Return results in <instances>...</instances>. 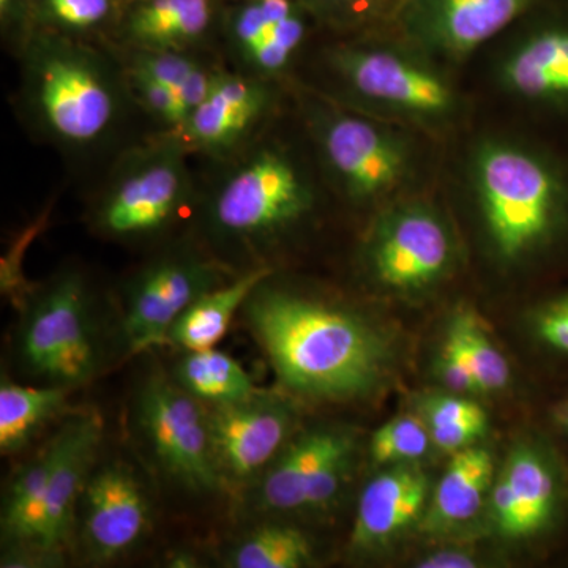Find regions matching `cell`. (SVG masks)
Segmentation results:
<instances>
[{
  "label": "cell",
  "instance_id": "obj_2",
  "mask_svg": "<svg viewBox=\"0 0 568 568\" xmlns=\"http://www.w3.org/2000/svg\"><path fill=\"white\" fill-rule=\"evenodd\" d=\"M24 92L40 129L69 148L102 140L121 110L108 63L61 32L31 33L26 40Z\"/></svg>",
  "mask_w": 568,
  "mask_h": 568
},
{
  "label": "cell",
  "instance_id": "obj_29",
  "mask_svg": "<svg viewBox=\"0 0 568 568\" xmlns=\"http://www.w3.org/2000/svg\"><path fill=\"white\" fill-rule=\"evenodd\" d=\"M447 336L457 343L469 362L481 392H496L507 386L510 368L506 357L493 345L476 316L459 313L448 328Z\"/></svg>",
  "mask_w": 568,
  "mask_h": 568
},
{
  "label": "cell",
  "instance_id": "obj_28",
  "mask_svg": "<svg viewBox=\"0 0 568 568\" xmlns=\"http://www.w3.org/2000/svg\"><path fill=\"white\" fill-rule=\"evenodd\" d=\"M312 545L301 530L265 525L253 529L227 555L234 568H301L312 560Z\"/></svg>",
  "mask_w": 568,
  "mask_h": 568
},
{
  "label": "cell",
  "instance_id": "obj_25",
  "mask_svg": "<svg viewBox=\"0 0 568 568\" xmlns=\"http://www.w3.org/2000/svg\"><path fill=\"white\" fill-rule=\"evenodd\" d=\"M173 379L207 407L234 405L260 394L244 366L215 347L185 351Z\"/></svg>",
  "mask_w": 568,
  "mask_h": 568
},
{
  "label": "cell",
  "instance_id": "obj_36",
  "mask_svg": "<svg viewBox=\"0 0 568 568\" xmlns=\"http://www.w3.org/2000/svg\"><path fill=\"white\" fill-rule=\"evenodd\" d=\"M439 369L444 383L452 390L458 392V394H476V392H481L469 362L466 361L457 343L448 338V336L446 343H444L443 351H440Z\"/></svg>",
  "mask_w": 568,
  "mask_h": 568
},
{
  "label": "cell",
  "instance_id": "obj_16",
  "mask_svg": "<svg viewBox=\"0 0 568 568\" xmlns=\"http://www.w3.org/2000/svg\"><path fill=\"white\" fill-rule=\"evenodd\" d=\"M230 37L246 67L272 74L290 63L305 39V21L293 0H246L234 10Z\"/></svg>",
  "mask_w": 568,
  "mask_h": 568
},
{
  "label": "cell",
  "instance_id": "obj_18",
  "mask_svg": "<svg viewBox=\"0 0 568 568\" xmlns=\"http://www.w3.org/2000/svg\"><path fill=\"white\" fill-rule=\"evenodd\" d=\"M426 478L413 467H396L373 478L358 500L353 529L355 548H372L405 529L424 507Z\"/></svg>",
  "mask_w": 568,
  "mask_h": 568
},
{
  "label": "cell",
  "instance_id": "obj_38",
  "mask_svg": "<svg viewBox=\"0 0 568 568\" xmlns=\"http://www.w3.org/2000/svg\"><path fill=\"white\" fill-rule=\"evenodd\" d=\"M485 429L487 424L470 422V424L436 426V428H429V435L433 443L443 450L458 452L473 446L474 440L484 435Z\"/></svg>",
  "mask_w": 568,
  "mask_h": 568
},
{
  "label": "cell",
  "instance_id": "obj_31",
  "mask_svg": "<svg viewBox=\"0 0 568 568\" xmlns=\"http://www.w3.org/2000/svg\"><path fill=\"white\" fill-rule=\"evenodd\" d=\"M112 11L114 0H37L36 21L50 31L81 33L102 26Z\"/></svg>",
  "mask_w": 568,
  "mask_h": 568
},
{
  "label": "cell",
  "instance_id": "obj_23",
  "mask_svg": "<svg viewBox=\"0 0 568 568\" xmlns=\"http://www.w3.org/2000/svg\"><path fill=\"white\" fill-rule=\"evenodd\" d=\"M504 80L528 99H568V32L552 29L526 41L508 59Z\"/></svg>",
  "mask_w": 568,
  "mask_h": 568
},
{
  "label": "cell",
  "instance_id": "obj_7",
  "mask_svg": "<svg viewBox=\"0 0 568 568\" xmlns=\"http://www.w3.org/2000/svg\"><path fill=\"white\" fill-rule=\"evenodd\" d=\"M181 138L134 153L108 186L95 213L104 235L119 241L144 239L178 219L190 196L189 166Z\"/></svg>",
  "mask_w": 568,
  "mask_h": 568
},
{
  "label": "cell",
  "instance_id": "obj_32",
  "mask_svg": "<svg viewBox=\"0 0 568 568\" xmlns=\"http://www.w3.org/2000/svg\"><path fill=\"white\" fill-rule=\"evenodd\" d=\"M126 80L136 99L152 118L163 125L171 126L175 132H181L185 118L173 89L132 65L126 70Z\"/></svg>",
  "mask_w": 568,
  "mask_h": 568
},
{
  "label": "cell",
  "instance_id": "obj_21",
  "mask_svg": "<svg viewBox=\"0 0 568 568\" xmlns=\"http://www.w3.org/2000/svg\"><path fill=\"white\" fill-rule=\"evenodd\" d=\"M267 275L265 268H256L201 295L175 321L168 334L166 345L183 351L212 349L219 345L235 313L244 308L250 295Z\"/></svg>",
  "mask_w": 568,
  "mask_h": 568
},
{
  "label": "cell",
  "instance_id": "obj_5",
  "mask_svg": "<svg viewBox=\"0 0 568 568\" xmlns=\"http://www.w3.org/2000/svg\"><path fill=\"white\" fill-rule=\"evenodd\" d=\"M20 354L29 372L52 386H81L95 376L100 347L80 275L59 276L33 297L21 325Z\"/></svg>",
  "mask_w": 568,
  "mask_h": 568
},
{
  "label": "cell",
  "instance_id": "obj_30",
  "mask_svg": "<svg viewBox=\"0 0 568 568\" xmlns=\"http://www.w3.org/2000/svg\"><path fill=\"white\" fill-rule=\"evenodd\" d=\"M429 428L418 417L403 416L387 422L373 435L372 457L377 465L409 462L428 450Z\"/></svg>",
  "mask_w": 568,
  "mask_h": 568
},
{
  "label": "cell",
  "instance_id": "obj_22",
  "mask_svg": "<svg viewBox=\"0 0 568 568\" xmlns=\"http://www.w3.org/2000/svg\"><path fill=\"white\" fill-rule=\"evenodd\" d=\"M493 474L491 455L484 448L469 446L455 452L433 497L425 528L447 529L476 517L491 487Z\"/></svg>",
  "mask_w": 568,
  "mask_h": 568
},
{
  "label": "cell",
  "instance_id": "obj_24",
  "mask_svg": "<svg viewBox=\"0 0 568 568\" xmlns=\"http://www.w3.org/2000/svg\"><path fill=\"white\" fill-rule=\"evenodd\" d=\"M54 459L52 440L11 480L2 508V536L11 548L41 551L44 504ZM50 556V555H48Z\"/></svg>",
  "mask_w": 568,
  "mask_h": 568
},
{
  "label": "cell",
  "instance_id": "obj_15",
  "mask_svg": "<svg viewBox=\"0 0 568 568\" xmlns=\"http://www.w3.org/2000/svg\"><path fill=\"white\" fill-rule=\"evenodd\" d=\"M268 104L263 82L216 70L207 97L183 123L179 138L194 151L223 155L246 140Z\"/></svg>",
  "mask_w": 568,
  "mask_h": 568
},
{
  "label": "cell",
  "instance_id": "obj_11",
  "mask_svg": "<svg viewBox=\"0 0 568 568\" xmlns=\"http://www.w3.org/2000/svg\"><path fill=\"white\" fill-rule=\"evenodd\" d=\"M315 129L325 163L351 196L375 197L402 181L406 153L375 123L328 112L317 118Z\"/></svg>",
  "mask_w": 568,
  "mask_h": 568
},
{
  "label": "cell",
  "instance_id": "obj_4",
  "mask_svg": "<svg viewBox=\"0 0 568 568\" xmlns=\"http://www.w3.org/2000/svg\"><path fill=\"white\" fill-rule=\"evenodd\" d=\"M312 204V190L298 168L283 152L263 148L220 183L209 205V222L224 241L248 246L293 226Z\"/></svg>",
  "mask_w": 568,
  "mask_h": 568
},
{
  "label": "cell",
  "instance_id": "obj_17",
  "mask_svg": "<svg viewBox=\"0 0 568 568\" xmlns=\"http://www.w3.org/2000/svg\"><path fill=\"white\" fill-rule=\"evenodd\" d=\"M534 0H418L416 22L426 39L454 55L487 43Z\"/></svg>",
  "mask_w": 568,
  "mask_h": 568
},
{
  "label": "cell",
  "instance_id": "obj_6",
  "mask_svg": "<svg viewBox=\"0 0 568 568\" xmlns=\"http://www.w3.org/2000/svg\"><path fill=\"white\" fill-rule=\"evenodd\" d=\"M134 425L164 476L193 493L223 488L213 457L209 407L174 379L153 375L134 399Z\"/></svg>",
  "mask_w": 568,
  "mask_h": 568
},
{
  "label": "cell",
  "instance_id": "obj_19",
  "mask_svg": "<svg viewBox=\"0 0 568 568\" xmlns=\"http://www.w3.org/2000/svg\"><path fill=\"white\" fill-rule=\"evenodd\" d=\"M213 0H133L122 39L138 51H183L211 28Z\"/></svg>",
  "mask_w": 568,
  "mask_h": 568
},
{
  "label": "cell",
  "instance_id": "obj_33",
  "mask_svg": "<svg viewBox=\"0 0 568 568\" xmlns=\"http://www.w3.org/2000/svg\"><path fill=\"white\" fill-rule=\"evenodd\" d=\"M133 51L130 65L163 82L173 89L175 95L186 78L201 65L190 55L183 54V51Z\"/></svg>",
  "mask_w": 568,
  "mask_h": 568
},
{
  "label": "cell",
  "instance_id": "obj_1",
  "mask_svg": "<svg viewBox=\"0 0 568 568\" xmlns=\"http://www.w3.org/2000/svg\"><path fill=\"white\" fill-rule=\"evenodd\" d=\"M265 280L242 310L284 386L331 399L375 386L386 346L369 325L346 310L267 286Z\"/></svg>",
  "mask_w": 568,
  "mask_h": 568
},
{
  "label": "cell",
  "instance_id": "obj_9",
  "mask_svg": "<svg viewBox=\"0 0 568 568\" xmlns=\"http://www.w3.org/2000/svg\"><path fill=\"white\" fill-rule=\"evenodd\" d=\"M89 558L111 562L144 540L152 521L151 500L129 466L106 463L92 470L78 508Z\"/></svg>",
  "mask_w": 568,
  "mask_h": 568
},
{
  "label": "cell",
  "instance_id": "obj_13",
  "mask_svg": "<svg viewBox=\"0 0 568 568\" xmlns=\"http://www.w3.org/2000/svg\"><path fill=\"white\" fill-rule=\"evenodd\" d=\"M103 425L97 414L71 418L52 439L54 459L40 549L52 558L61 556L77 525L78 508L85 484L95 469L97 452L102 444Z\"/></svg>",
  "mask_w": 568,
  "mask_h": 568
},
{
  "label": "cell",
  "instance_id": "obj_8",
  "mask_svg": "<svg viewBox=\"0 0 568 568\" xmlns=\"http://www.w3.org/2000/svg\"><path fill=\"white\" fill-rule=\"evenodd\" d=\"M220 284L223 272L219 265L197 254H168L148 265L126 290L122 334L130 354L166 345L175 321Z\"/></svg>",
  "mask_w": 568,
  "mask_h": 568
},
{
  "label": "cell",
  "instance_id": "obj_37",
  "mask_svg": "<svg viewBox=\"0 0 568 568\" xmlns=\"http://www.w3.org/2000/svg\"><path fill=\"white\" fill-rule=\"evenodd\" d=\"M536 328L545 345L568 354V295L556 298L538 312Z\"/></svg>",
  "mask_w": 568,
  "mask_h": 568
},
{
  "label": "cell",
  "instance_id": "obj_39",
  "mask_svg": "<svg viewBox=\"0 0 568 568\" xmlns=\"http://www.w3.org/2000/svg\"><path fill=\"white\" fill-rule=\"evenodd\" d=\"M37 0H0V24L7 33H18L28 40L32 21L36 20Z\"/></svg>",
  "mask_w": 568,
  "mask_h": 568
},
{
  "label": "cell",
  "instance_id": "obj_34",
  "mask_svg": "<svg viewBox=\"0 0 568 568\" xmlns=\"http://www.w3.org/2000/svg\"><path fill=\"white\" fill-rule=\"evenodd\" d=\"M491 506L496 525L506 536L517 538L532 536V526L504 477H500L493 487Z\"/></svg>",
  "mask_w": 568,
  "mask_h": 568
},
{
  "label": "cell",
  "instance_id": "obj_3",
  "mask_svg": "<svg viewBox=\"0 0 568 568\" xmlns=\"http://www.w3.org/2000/svg\"><path fill=\"white\" fill-rule=\"evenodd\" d=\"M476 174L489 234L503 256H521L548 237L560 185L547 164L514 145L491 144L478 153Z\"/></svg>",
  "mask_w": 568,
  "mask_h": 568
},
{
  "label": "cell",
  "instance_id": "obj_27",
  "mask_svg": "<svg viewBox=\"0 0 568 568\" xmlns=\"http://www.w3.org/2000/svg\"><path fill=\"white\" fill-rule=\"evenodd\" d=\"M504 478L521 504L534 534L544 529L558 504V480L547 459L530 447H519L508 458Z\"/></svg>",
  "mask_w": 568,
  "mask_h": 568
},
{
  "label": "cell",
  "instance_id": "obj_35",
  "mask_svg": "<svg viewBox=\"0 0 568 568\" xmlns=\"http://www.w3.org/2000/svg\"><path fill=\"white\" fill-rule=\"evenodd\" d=\"M426 425L428 428L459 424H487L484 409L474 402L455 396H433L425 405Z\"/></svg>",
  "mask_w": 568,
  "mask_h": 568
},
{
  "label": "cell",
  "instance_id": "obj_41",
  "mask_svg": "<svg viewBox=\"0 0 568 568\" xmlns=\"http://www.w3.org/2000/svg\"><path fill=\"white\" fill-rule=\"evenodd\" d=\"M473 559L467 558L465 555H457V552H440V555L433 556V558L425 559L420 564L424 568H467L474 567Z\"/></svg>",
  "mask_w": 568,
  "mask_h": 568
},
{
  "label": "cell",
  "instance_id": "obj_20",
  "mask_svg": "<svg viewBox=\"0 0 568 568\" xmlns=\"http://www.w3.org/2000/svg\"><path fill=\"white\" fill-rule=\"evenodd\" d=\"M349 440L343 433L320 429L287 444L254 480L257 481V506L271 511L302 510L306 488L316 470Z\"/></svg>",
  "mask_w": 568,
  "mask_h": 568
},
{
  "label": "cell",
  "instance_id": "obj_42",
  "mask_svg": "<svg viewBox=\"0 0 568 568\" xmlns=\"http://www.w3.org/2000/svg\"><path fill=\"white\" fill-rule=\"evenodd\" d=\"M556 418H558L559 425L564 426L568 432V402L558 407V410H556Z\"/></svg>",
  "mask_w": 568,
  "mask_h": 568
},
{
  "label": "cell",
  "instance_id": "obj_10",
  "mask_svg": "<svg viewBox=\"0 0 568 568\" xmlns=\"http://www.w3.org/2000/svg\"><path fill=\"white\" fill-rule=\"evenodd\" d=\"M213 457L224 484L256 480L278 457L293 429L290 407L263 392L234 405L209 407Z\"/></svg>",
  "mask_w": 568,
  "mask_h": 568
},
{
  "label": "cell",
  "instance_id": "obj_26",
  "mask_svg": "<svg viewBox=\"0 0 568 568\" xmlns=\"http://www.w3.org/2000/svg\"><path fill=\"white\" fill-rule=\"evenodd\" d=\"M69 388L26 387L3 379L0 384V452L22 450L32 437L65 407Z\"/></svg>",
  "mask_w": 568,
  "mask_h": 568
},
{
  "label": "cell",
  "instance_id": "obj_12",
  "mask_svg": "<svg viewBox=\"0 0 568 568\" xmlns=\"http://www.w3.org/2000/svg\"><path fill=\"white\" fill-rule=\"evenodd\" d=\"M332 65L358 95L396 110L439 115L454 104L452 89L435 71L390 51L345 48L332 54Z\"/></svg>",
  "mask_w": 568,
  "mask_h": 568
},
{
  "label": "cell",
  "instance_id": "obj_14",
  "mask_svg": "<svg viewBox=\"0 0 568 568\" xmlns=\"http://www.w3.org/2000/svg\"><path fill=\"white\" fill-rule=\"evenodd\" d=\"M452 242L446 226L424 209H406L381 227L373 244V268L381 283L414 290L446 271Z\"/></svg>",
  "mask_w": 568,
  "mask_h": 568
},
{
  "label": "cell",
  "instance_id": "obj_40",
  "mask_svg": "<svg viewBox=\"0 0 568 568\" xmlns=\"http://www.w3.org/2000/svg\"><path fill=\"white\" fill-rule=\"evenodd\" d=\"M308 2L327 17L345 18L361 10L366 0H308Z\"/></svg>",
  "mask_w": 568,
  "mask_h": 568
}]
</instances>
